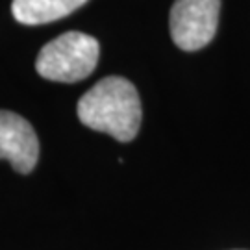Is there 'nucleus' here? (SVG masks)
Wrapping results in <instances>:
<instances>
[{
  "mask_svg": "<svg viewBox=\"0 0 250 250\" xmlns=\"http://www.w3.org/2000/svg\"><path fill=\"white\" fill-rule=\"evenodd\" d=\"M0 160H8L21 174L32 172L39 160L36 130L24 117L6 109H0Z\"/></svg>",
  "mask_w": 250,
  "mask_h": 250,
  "instance_id": "4",
  "label": "nucleus"
},
{
  "mask_svg": "<svg viewBox=\"0 0 250 250\" xmlns=\"http://www.w3.org/2000/svg\"><path fill=\"white\" fill-rule=\"evenodd\" d=\"M219 11L221 0H176L169 19L174 45L193 52L211 43L219 26Z\"/></svg>",
  "mask_w": 250,
  "mask_h": 250,
  "instance_id": "3",
  "label": "nucleus"
},
{
  "mask_svg": "<svg viewBox=\"0 0 250 250\" xmlns=\"http://www.w3.org/2000/svg\"><path fill=\"white\" fill-rule=\"evenodd\" d=\"M76 113L82 125L121 143H128L137 135L143 117L137 89L123 76H107L95 83L78 100Z\"/></svg>",
  "mask_w": 250,
  "mask_h": 250,
  "instance_id": "1",
  "label": "nucleus"
},
{
  "mask_svg": "<svg viewBox=\"0 0 250 250\" xmlns=\"http://www.w3.org/2000/svg\"><path fill=\"white\" fill-rule=\"evenodd\" d=\"M87 0H13L11 13L26 26H39L71 15Z\"/></svg>",
  "mask_w": 250,
  "mask_h": 250,
  "instance_id": "5",
  "label": "nucleus"
},
{
  "mask_svg": "<svg viewBox=\"0 0 250 250\" xmlns=\"http://www.w3.org/2000/svg\"><path fill=\"white\" fill-rule=\"evenodd\" d=\"M99 56L100 46L95 37L83 32H67L39 50L36 69L46 80L74 83L95 71Z\"/></svg>",
  "mask_w": 250,
  "mask_h": 250,
  "instance_id": "2",
  "label": "nucleus"
}]
</instances>
